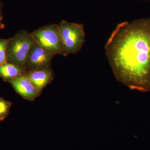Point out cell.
<instances>
[{
  "label": "cell",
  "instance_id": "obj_3",
  "mask_svg": "<svg viewBox=\"0 0 150 150\" xmlns=\"http://www.w3.org/2000/svg\"><path fill=\"white\" fill-rule=\"evenodd\" d=\"M35 42L54 56H65L64 45L59 25H45L31 33Z\"/></svg>",
  "mask_w": 150,
  "mask_h": 150
},
{
  "label": "cell",
  "instance_id": "obj_2",
  "mask_svg": "<svg viewBox=\"0 0 150 150\" xmlns=\"http://www.w3.org/2000/svg\"><path fill=\"white\" fill-rule=\"evenodd\" d=\"M35 42L31 33L24 30H19L9 40L7 52L8 62L26 71L27 56Z\"/></svg>",
  "mask_w": 150,
  "mask_h": 150
},
{
  "label": "cell",
  "instance_id": "obj_4",
  "mask_svg": "<svg viewBox=\"0 0 150 150\" xmlns=\"http://www.w3.org/2000/svg\"><path fill=\"white\" fill-rule=\"evenodd\" d=\"M58 25L64 45L65 57L78 53L86 40L83 25L65 20L62 21Z\"/></svg>",
  "mask_w": 150,
  "mask_h": 150
},
{
  "label": "cell",
  "instance_id": "obj_7",
  "mask_svg": "<svg viewBox=\"0 0 150 150\" xmlns=\"http://www.w3.org/2000/svg\"><path fill=\"white\" fill-rule=\"evenodd\" d=\"M26 75L40 93L43 89L52 82L54 78V72L51 68L27 71Z\"/></svg>",
  "mask_w": 150,
  "mask_h": 150
},
{
  "label": "cell",
  "instance_id": "obj_5",
  "mask_svg": "<svg viewBox=\"0 0 150 150\" xmlns=\"http://www.w3.org/2000/svg\"><path fill=\"white\" fill-rule=\"evenodd\" d=\"M54 56L35 41L27 56L25 63L26 71L51 68V62Z\"/></svg>",
  "mask_w": 150,
  "mask_h": 150
},
{
  "label": "cell",
  "instance_id": "obj_1",
  "mask_svg": "<svg viewBox=\"0 0 150 150\" xmlns=\"http://www.w3.org/2000/svg\"><path fill=\"white\" fill-rule=\"evenodd\" d=\"M105 48L118 81L133 90L150 91V18L119 23Z\"/></svg>",
  "mask_w": 150,
  "mask_h": 150
},
{
  "label": "cell",
  "instance_id": "obj_10",
  "mask_svg": "<svg viewBox=\"0 0 150 150\" xmlns=\"http://www.w3.org/2000/svg\"><path fill=\"white\" fill-rule=\"evenodd\" d=\"M9 39L0 38V65L8 62L7 52Z\"/></svg>",
  "mask_w": 150,
  "mask_h": 150
},
{
  "label": "cell",
  "instance_id": "obj_8",
  "mask_svg": "<svg viewBox=\"0 0 150 150\" xmlns=\"http://www.w3.org/2000/svg\"><path fill=\"white\" fill-rule=\"evenodd\" d=\"M26 73L25 70L10 62L0 65V76L4 80L8 81Z\"/></svg>",
  "mask_w": 150,
  "mask_h": 150
},
{
  "label": "cell",
  "instance_id": "obj_9",
  "mask_svg": "<svg viewBox=\"0 0 150 150\" xmlns=\"http://www.w3.org/2000/svg\"><path fill=\"white\" fill-rule=\"evenodd\" d=\"M11 105V103L0 98V121H4L7 117Z\"/></svg>",
  "mask_w": 150,
  "mask_h": 150
},
{
  "label": "cell",
  "instance_id": "obj_11",
  "mask_svg": "<svg viewBox=\"0 0 150 150\" xmlns=\"http://www.w3.org/2000/svg\"><path fill=\"white\" fill-rule=\"evenodd\" d=\"M1 12H0V27H1Z\"/></svg>",
  "mask_w": 150,
  "mask_h": 150
},
{
  "label": "cell",
  "instance_id": "obj_6",
  "mask_svg": "<svg viewBox=\"0 0 150 150\" xmlns=\"http://www.w3.org/2000/svg\"><path fill=\"white\" fill-rule=\"evenodd\" d=\"M8 82L15 91L26 100L34 101L41 94L38 91L26 74L10 80Z\"/></svg>",
  "mask_w": 150,
  "mask_h": 150
},
{
  "label": "cell",
  "instance_id": "obj_12",
  "mask_svg": "<svg viewBox=\"0 0 150 150\" xmlns=\"http://www.w3.org/2000/svg\"><path fill=\"white\" fill-rule=\"evenodd\" d=\"M148 1H150V0H148Z\"/></svg>",
  "mask_w": 150,
  "mask_h": 150
}]
</instances>
